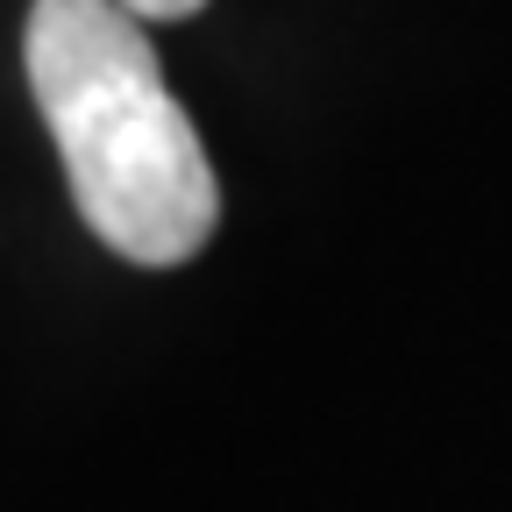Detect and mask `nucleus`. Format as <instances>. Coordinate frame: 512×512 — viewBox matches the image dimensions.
Returning <instances> with one entry per match:
<instances>
[{"instance_id": "obj_1", "label": "nucleus", "mask_w": 512, "mask_h": 512, "mask_svg": "<svg viewBox=\"0 0 512 512\" xmlns=\"http://www.w3.org/2000/svg\"><path fill=\"white\" fill-rule=\"evenodd\" d=\"M22 57L79 221L143 271L200 256L221 185L192 114L164 86L150 29L121 0H36Z\"/></svg>"}, {"instance_id": "obj_2", "label": "nucleus", "mask_w": 512, "mask_h": 512, "mask_svg": "<svg viewBox=\"0 0 512 512\" xmlns=\"http://www.w3.org/2000/svg\"><path fill=\"white\" fill-rule=\"evenodd\" d=\"M136 22H185V15H200L207 0H121Z\"/></svg>"}]
</instances>
